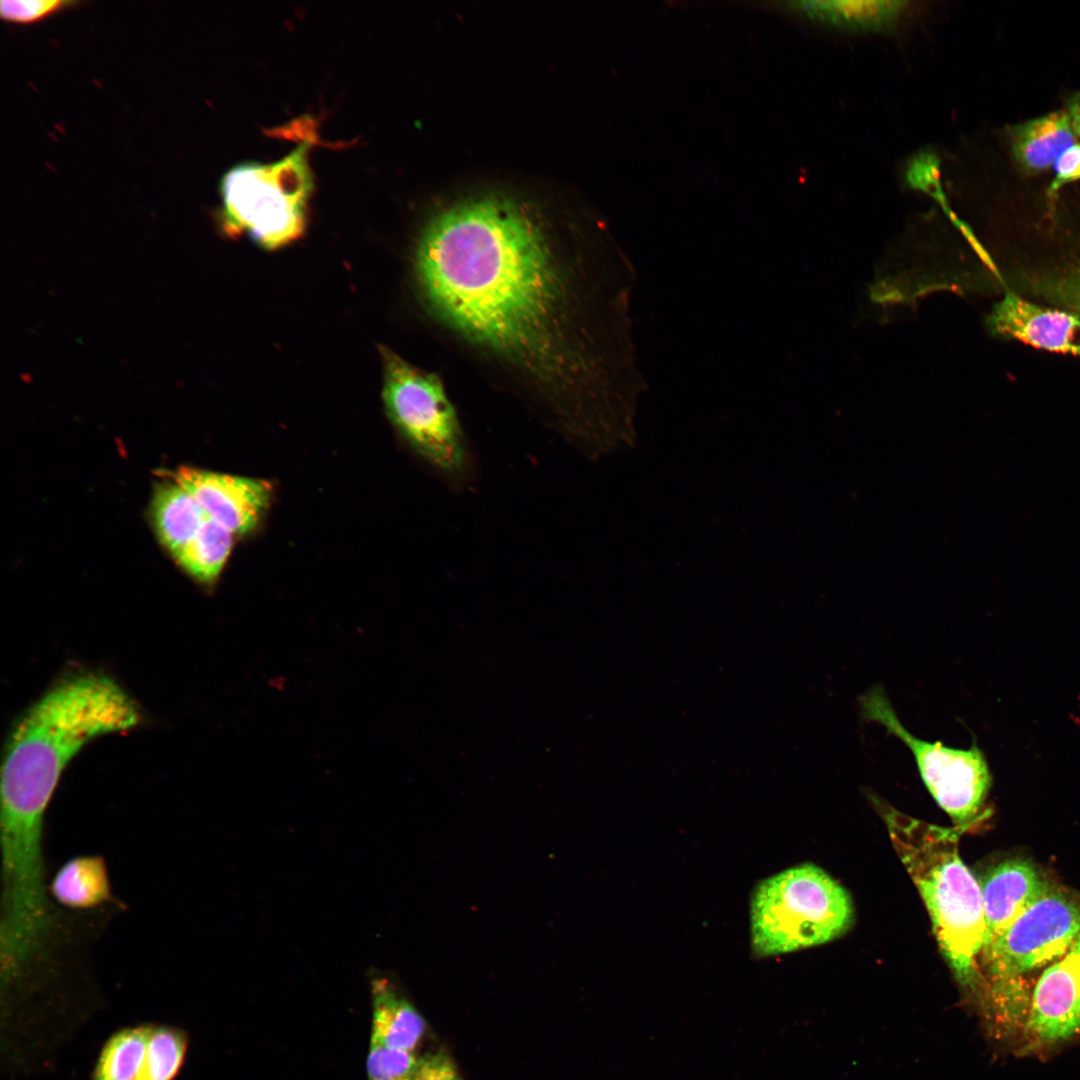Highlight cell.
<instances>
[{
  "label": "cell",
  "mask_w": 1080,
  "mask_h": 1080,
  "mask_svg": "<svg viewBox=\"0 0 1080 1080\" xmlns=\"http://www.w3.org/2000/svg\"><path fill=\"white\" fill-rule=\"evenodd\" d=\"M1023 1031L1029 1047L1053 1045L1080 1033V935L1038 979Z\"/></svg>",
  "instance_id": "obj_9"
},
{
  "label": "cell",
  "mask_w": 1080,
  "mask_h": 1080,
  "mask_svg": "<svg viewBox=\"0 0 1080 1080\" xmlns=\"http://www.w3.org/2000/svg\"><path fill=\"white\" fill-rule=\"evenodd\" d=\"M907 181L933 195L940 191L939 166L935 156L924 154L915 158L907 171Z\"/></svg>",
  "instance_id": "obj_25"
},
{
  "label": "cell",
  "mask_w": 1080,
  "mask_h": 1080,
  "mask_svg": "<svg viewBox=\"0 0 1080 1080\" xmlns=\"http://www.w3.org/2000/svg\"><path fill=\"white\" fill-rule=\"evenodd\" d=\"M382 399L388 418L411 451L454 491L470 488L476 462L441 378L381 346Z\"/></svg>",
  "instance_id": "obj_4"
},
{
  "label": "cell",
  "mask_w": 1080,
  "mask_h": 1080,
  "mask_svg": "<svg viewBox=\"0 0 1080 1080\" xmlns=\"http://www.w3.org/2000/svg\"><path fill=\"white\" fill-rule=\"evenodd\" d=\"M1007 136L1014 159L1029 174L1053 166L1058 157L1076 141L1065 109L1010 126Z\"/></svg>",
  "instance_id": "obj_13"
},
{
  "label": "cell",
  "mask_w": 1080,
  "mask_h": 1080,
  "mask_svg": "<svg viewBox=\"0 0 1080 1080\" xmlns=\"http://www.w3.org/2000/svg\"><path fill=\"white\" fill-rule=\"evenodd\" d=\"M139 706L110 676L86 671L51 685L10 733L1 771L3 824L40 829L59 779L95 737L142 722Z\"/></svg>",
  "instance_id": "obj_2"
},
{
  "label": "cell",
  "mask_w": 1080,
  "mask_h": 1080,
  "mask_svg": "<svg viewBox=\"0 0 1080 1080\" xmlns=\"http://www.w3.org/2000/svg\"><path fill=\"white\" fill-rule=\"evenodd\" d=\"M419 1060L413 1052L370 1044L368 1080H413Z\"/></svg>",
  "instance_id": "obj_21"
},
{
  "label": "cell",
  "mask_w": 1080,
  "mask_h": 1080,
  "mask_svg": "<svg viewBox=\"0 0 1080 1080\" xmlns=\"http://www.w3.org/2000/svg\"><path fill=\"white\" fill-rule=\"evenodd\" d=\"M1079 935L1080 896L1050 887L982 952L987 987L1057 960Z\"/></svg>",
  "instance_id": "obj_8"
},
{
  "label": "cell",
  "mask_w": 1080,
  "mask_h": 1080,
  "mask_svg": "<svg viewBox=\"0 0 1080 1080\" xmlns=\"http://www.w3.org/2000/svg\"><path fill=\"white\" fill-rule=\"evenodd\" d=\"M77 2L61 0H2L1 18L14 23L27 24L39 21L58 11L71 7Z\"/></svg>",
  "instance_id": "obj_23"
},
{
  "label": "cell",
  "mask_w": 1080,
  "mask_h": 1080,
  "mask_svg": "<svg viewBox=\"0 0 1080 1080\" xmlns=\"http://www.w3.org/2000/svg\"><path fill=\"white\" fill-rule=\"evenodd\" d=\"M854 921L849 892L822 868L803 864L763 881L751 903L752 947L758 956L818 946Z\"/></svg>",
  "instance_id": "obj_5"
},
{
  "label": "cell",
  "mask_w": 1080,
  "mask_h": 1080,
  "mask_svg": "<svg viewBox=\"0 0 1080 1080\" xmlns=\"http://www.w3.org/2000/svg\"><path fill=\"white\" fill-rule=\"evenodd\" d=\"M893 847L915 883L939 949L958 983L980 987L985 917L979 881L959 854L964 830L911 817L870 793Z\"/></svg>",
  "instance_id": "obj_3"
},
{
  "label": "cell",
  "mask_w": 1080,
  "mask_h": 1080,
  "mask_svg": "<svg viewBox=\"0 0 1080 1080\" xmlns=\"http://www.w3.org/2000/svg\"><path fill=\"white\" fill-rule=\"evenodd\" d=\"M1055 177L1049 193L1055 194L1063 185L1080 179V142L1067 148L1055 161Z\"/></svg>",
  "instance_id": "obj_26"
},
{
  "label": "cell",
  "mask_w": 1080,
  "mask_h": 1080,
  "mask_svg": "<svg viewBox=\"0 0 1080 1080\" xmlns=\"http://www.w3.org/2000/svg\"><path fill=\"white\" fill-rule=\"evenodd\" d=\"M149 1027L126 1029L105 1045L94 1080H138L146 1055Z\"/></svg>",
  "instance_id": "obj_19"
},
{
  "label": "cell",
  "mask_w": 1080,
  "mask_h": 1080,
  "mask_svg": "<svg viewBox=\"0 0 1080 1080\" xmlns=\"http://www.w3.org/2000/svg\"><path fill=\"white\" fill-rule=\"evenodd\" d=\"M1034 282V289L1045 299L1080 314V261L1049 272Z\"/></svg>",
  "instance_id": "obj_22"
},
{
  "label": "cell",
  "mask_w": 1080,
  "mask_h": 1080,
  "mask_svg": "<svg viewBox=\"0 0 1080 1080\" xmlns=\"http://www.w3.org/2000/svg\"><path fill=\"white\" fill-rule=\"evenodd\" d=\"M535 206L481 195L436 210L413 270L422 302L544 423L581 448L596 434L579 248Z\"/></svg>",
  "instance_id": "obj_1"
},
{
  "label": "cell",
  "mask_w": 1080,
  "mask_h": 1080,
  "mask_svg": "<svg viewBox=\"0 0 1080 1080\" xmlns=\"http://www.w3.org/2000/svg\"><path fill=\"white\" fill-rule=\"evenodd\" d=\"M907 1L816 0L790 3V9L825 25L847 31H879L894 26L907 11Z\"/></svg>",
  "instance_id": "obj_16"
},
{
  "label": "cell",
  "mask_w": 1080,
  "mask_h": 1080,
  "mask_svg": "<svg viewBox=\"0 0 1080 1080\" xmlns=\"http://www.w3.org/2000/svg\"><path fill=\"white\" fill-rule=\"evenodd\" d=\"M978 881L986 929L982 952L1050 888L1036 867L1021 858L991 866Z\"/></svg>",
  "instance_id": "obj_12"
},
{
  "label": "cell",
  "mask_w": 1080,
  "mask_h": 1080,
  "mask_svg": "<svg viewBox=\"0 0 1080 1080\" xmlns=\"http://www.w3.org/2000/svg\"><path fill=\"white\" fill-rule=\"evenodd\" d=\"M233 535L226 527L207 517L197 535L175 559L194 579L211 585L230 555Z\"/></svg>",
  "instance_id": "obj_18"
},
{
  "label": "cell",
  "mask_w": 1080,
  "mask_h": 1080,
  "mask_svg": "<svg viewBox=\"0 0 1080 1080\" xmlns=\"http://www.w3.org/2000/svg\"><path fill=\"white\" fill-rule=\"evenodd\" d=\"M186 1050L183 1035L166 1027H149L146 1055L138 1080H172Z\"/></svg>",
  "instance_id": "obj_20"
},
{
  "label": "cell",
  "mask_w": 1080,
  "mask_h": 1080,
  "mask_svg": "<svg viewBox=\"0 0 1080 1080\" xmlns=\"http://www.w3.org/2000/svg\"><path fill=\"white\" fill-rule=\"evenodd\" d=\"M174 478L196 499L208 518L233 534L253 530L271 496V485L263 480L188 467L179 468Z\"/></svg>",
  "instance_id": "obj_10"
},
{
  "label": "cell",
  "mask_w": 1080,
  "mask_h": 1080,
  "mask_svg": "<svg viewBox=\"0 0 1080 1080\" xmlns=\"http://www.w3.org/2000/svg\"><path fill=\"white\" fill-rule=\"evenodd\" d=\"M48 894L58 904L75 911L112 903L114 897L104 858L99 855L70 858L54 874Z\"/></svg>",
  "instance_id": "obj_15"
},
{
  "label": "cell",
  "mask_w": 1080,
  "mask_h": 1080,
  "mask_svg": "<svg viewBox=\"0 0 1080 1080\" xmlns=\"http://www.w3.org/2000/svg\"><path fill=\"white\" fill-rule=\"evenodd\" d=\"M413 1080H462L448 1052L439 1048L420 1057Z\"/></svg>",
  "instance_id": "obj_24"
},
{
  "label": "cell",
  "mask_w": 1080,
  "mask_h": 1080,
  "mask_svg": "<svg viewBox=\"0 0 1080 1080\" xmlns=\"http://www.w3.org/2000/svg\"><path fill=\"white\" fill-rule=\"evenodd\" d=\"M992 327L1035 348L1080 357V314L1029 302L1008 292L996 305Z\"/></svg>",
  "instance_id": "obj_11"
},
{
  "label": "cell",
  "mask_w": 1080,
  "mask_h": 1080,
  "mask_svg": "<svg viewBox=\"0 0 1080 1080\" xmlns=\"http://www.w3.org/2000/svg\"><path fill=\"white\" fill-rule=\"evenodd\" d=\"M371 995L370 1044L415 1053L426 1031L422 1015L385 977L372 979Z\"/></svg>",
  "instance_id": "obj_14"
},
{
  "label": "cell",
  "mask_w": 1080,
  "mask_h": 1080,
  "mask_svg": "<svg viewBox=\"0 0 1080 1080\" xmlns=\"http://www.w3.org/2000/svg\"><path fill=\"white\" fill-rule=\"evenodd\" d=\"M152 516L160 542L174 557L192 541L207 518L196 499L175 480L155 489Z\"/></svg>",
  "instance_id": "obj_17"
},
{
  "label": "cell",
  "mask_w": 1080,
  "mask_h": 1080,
  "mask_svg": "<svg viewBox=\"0 0 1080 1080\" xmlns=\"http://www.w3.org/2000/svg\"><path fill=\"white\" fill-rule=\"evenodd\" d=\"M864 718L898 738L912 753L920 777L938 806L964 831L978 817L991 787V774L981 750L959 749L912 734L898 718L880 685L859 698Z\"/></svg>",
  "instance_id": "obj_7"
},
{
  "label": "cell",
  "mask_w": 1080,
  "mask_h": 1080,
  "mask_svg": "<svg viewBox=\"0 0 1080 1080\" xmlns=\"http://www.w3.org/2000/svg\"><path fill=\"white\" fill-rule=\"evenodd\" d=\"M310 146L306 140L278 161L241 163L223 175L217 219L226 236L247 234L274 250L303 234L313 190Z\"/></svg>",
  "instance_id": "obj_6"
},
{
  "label": "cell",
  "mask_w": 1080,
  "mask_h": 1080,
  "mask_svg": "<svg viewBox=\"0 0 1080 1080\" xmlns=\"http://www.w3.org/2000/svg\"><path fill=\"white\" fill-rule=\"evenodd\" d=\"M1066 108L1076 136L1080 138V91L1066 98Z\"/></svg>",
  "instance_id": "obj_27"
}]
</instances>
